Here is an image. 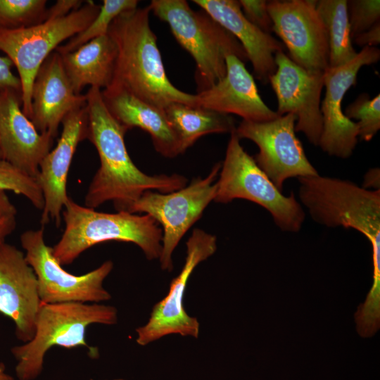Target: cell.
Listing matches in <instances>:
<instances>
[{
	"label": "cell",
	"instance_id": "obj_1",
	"mask_svg": "<svg viewBox=\"0 0 380 380\" xmlns=\"http://www.w3.org/2000/svg\"><path fill=\"white\" fill-rule=\"evenodd\" d=\"M88 115L87 138L95 146L100 166L84 197V205L93 209L111 201L117 212L129 213L146 191L170 193L184 187L187 179L178 174L148 175L133 163L125 134L128 129L109 112L101 89L91 87L85 94Z\"/></svg>",
	"mask_w": 380,
	"mask_h": 380
},
{
	"label": "cell",
	"instance_id": "obj_2",
	"mask_svg": "<svg viewBox=\"0 0 380 380\" xmlns=\"http://www.w3.org/2000/svg\"><path fill=\"white\" fill-rule=\"evenodd\" d=\"M148 6L122 13L109 27L108 34L118 54L107 91H124L160 110L174 102L198 106L196 94L175 87L168 79L151 28Z\"/></svg>",
	"mask_w": 380,
	"mask_h": 380
},
{
	"label": "cell",
	"instance_id": "obj_3",
	"mask_svg": "<svg viewBox=\"0 0 380 380\" xmlns=\"http://www.w3.org/2000/svg\"><path fill=\"white\" fill-rule=\"evenodd\" d=\"M62 218L64 231L51 247L53 256L62 266L72 264L86 250L107 241L134 243L148 260H159L163 231L148 215L100 212L81 205L69 197Z\"/></svg>",
	"mask_w": 380,
	"mask_h": 380
},
{
	"label": "cell",
	"instance_id": "obj_4",
	"mask_svg": "<svg viewBox=\"0 0 380 380\" xmlns=\"http://www.w3.org/2000/svg\"><path fill=\"white\" fill-rule=\"evenodd\" d=\"M118 310L102 303L66 302L42 303L35 320L32 338L11 348L19 380H34L44 367V357L53 346L66 349L84 347L91 358L99 350L85 340L87 328L94 324L113 325L118 322Z\"/></svg>",
	"mask_w": 380,
	"mask_h": 380
},
{
	"label": "cell",
	"instance_id": "obj_5",
	"mask_svg": "<svg viewBox=\"0 0 380 380\" xmlns=\"http://www.w3.org/2000/svg\"><path fill=\"white\" fill-rule=\"evenodd\" d=\"M151 12L169 25L177 42L194 58L198 93L220 82L226 74V56L246 62L239 42L203 10L195 11L185 0H152Z\"/></svg>",
	"mask_w": 380,
	"mask_h": 380
},
{
	"label": "cell",
	"instance_id": "obj_6",
	"mask_svg": "<svg viewBox=\"0 0 380 380\" xmlns=\"http://www.w3.org/2000/svg\"><path fill=\"white\" fill-rule=\"evenodd\" d=\"M298 198L312 219L328 227L361 232L372 244L374 274L379 275L380 190L319 174L297 178Z\"/></svg>",
	"mask_w": 380,
	"mask_h": 380
},
{
	"label": "cell",
	"instance_id": "obj_7",
	"mask_svg": "<svg viewBox=\"0 0 380 380\" xmlns=\"http://www.w3.org/2000/svg\"><path fill=\"white\" fill-rule=\"evenodd\" d=\"M219 173L214 201L246 199L266 209L281 230L297 232L301 229L305 216L302 205L293 192L286 196L274 185L242 147L235 130L230 134Z\"/></svg>",
	"mask_w": 380,
	"mask_h": 380
},
{
	"label": "cell",
	"instance_id": "obj_8",
	"mask_svg": "<svg viewBox=\"0 0 380 380\" xmlns=\"http://www.w3.org/2000/svg\"><path fill=\"white\" fill-rule=\"evenodd\" d=\"M101 6L86 1L68 15L18 28L0 27V50L18 70L21 84L23 111L32 117V89L44 60L59 44L83 31L96 18Z\"/></svg>",
	"mask_w": 380,
	"mask_h": 380
},
{
	"label": "cell",
	"instance_id": "obj_9",
	"mask_svg": "<svg viewBox=\"0 0 380 380\" xmlns=\"http://www.w3.org/2000/svg\"><path fill=\"white\" fill-rule=\"evenodd\" d=\"M221 163H216L208 175L191 180L184 187L170 193L146 191L134 203L129 213H145L161 225L162 250L159 258L162 270L173 269L172 254L183 236L202 216L214 201L216 179Z\"/></svg>",
	"mask_w": 380,
	"mask_h": 380
},
{
	"label": "cell",
	"instance_id": "obj_10",
	"mask_svg": "<svg viewBox=\"0 0 380 380\" xmlns=\"http://www.w3.org/2000/svg\"><path fill=\"white\" fill-rule=\"evenodd\" d=\"M25 257L34 272L42 303H101L111 299L103 281L113 268L111 260L81 275L67 272L46 245L44 228L24 232L20 237Z\"/></svg>",
	"mask_w": 380,
	"mask_h": 380
},
{
	"label": "cell",
	"instance_id": "obj_11",
	"mask_svg": "<svg viewBox=\"0 0 380 380\" xmlns=\"http://www.w3.org/2000/svg\"><path fill=\"white\" fill-rule=\"evenodd\" d=\"M186 246L184 265L172 280L167 294L153 305L147 322L136 329V342L141 346L171 334L198 337L200 324L196 317L186 312L184 294L194 270L216 251L217 239L215 235L196 228L189 237Z\"/></svg>",
	"mask_w": 380,
	"mask_h": 380
},
{
	"label": "cell",
	"instance_id": "obj_12",
	"mask_svg": "<svg viewBox=\"0 0 380 380\" xmlns=\"http://www.w3.org/2000/svg\"><path fill=\"white\" fill-rule=\"evenodd\" d=\"M296 117L288 113L265 122L242 120L235 129L240 139L257 145L256 164L281 191L288 179L319 174L296 135Z\"/></svg>",
	"mask_w": 380,
	"mask_h": 380
},
{
	"label": "cell",
	"instance_id": "obj_13",
	"mask_svg": "<svg viewBox=\"0 0 380 380\" xmlns=\"http://www.w3.org/2000/svg\"><path fill=\"white\" fill-rule=\"evenodd\" d=\"M274 32L288 49L289 57L312 72L329 68V42L316 1H268Z\"/></svg>",
	"mask_w": 380,
	"mask_h": 380
},
{
	"label": "cell",
	"instance_id": "obj_14",
	"mask_svg": "<svg viewBox=\"0 0 380 380\" xmlns=\"http://www.w3.org/2000/svg\"><path fill=\"white\" fill-rule=\"evenodd\" d=\"M380 59V50L365 46L348 63L336 68L329 67L324 72L325 94L321 102L323 128L319 146L330 156L348 158L357 144L356 123L343 113L342 101L349 89L355 86L360 69L376 63Z\"/></svg>",
	"mask_w": 380,
	"mask_h": 380
},
{
	"label": "cell",
	"instance_id": "obj_15",
	"mask_svg": "<svg viewBox=\"0 0 380 380\" xmlns=\"http://www.w3.org/2000/svg\"><path fill=\"white\" fill-rule=\"evenodd\" d=\"M274 62L276 70L269 82L277 99V113L293 114L296 132L303 133L311 144L318 146L323 128L321 94L324 72H309L284 51L275 53Z\"/></svg>",
	"mask_w": 380,
	"mask_h": 380
},
{
	"label": "cell",
	"instance_id": "obj_16",
	"mask_svg": "<svg viewBox=\"0 0 380 380\" xmlns=\"http://www.w3.org/2000/svg\"><path fill=\"white\" fill-rule=\"evenodd\" d=\"M58 143L42 159L37 177L44 197L40 222L42 226L54 222L58 227L69 196L67 179L78 144L87 138L88 115L86 106L70 112L62 121Z\"/></svg>",
	"mask_w": 380,
	"mask_h": 380
},
{
	"label": "cell",
	"instance_id": "obj_17",
	"mask_svg": "<svg viewBox=\"0 0 380 380\" xmlns=\"http://www.w3.org/2000/svg\"><path fill=\"white\" fill-rule=\"evenodd\" d=\"M42 305L37 277L25 254L6 242L0 245V312L15 324V335L30 341Z\"/></svg>",
	"mask_w": 380,
	"mask_h": 380
},
{
	"label": "cell",
	"instance_id": "obj_18",
	"mask_svg": "<svg viewBox=\"0 0 380 380\" xmlns=\"http://www.w3.org/2000/svg\"><path fill=\"white\" fill-rule=\"evenodd\" d=\"M15 90L0 91L1 159L37 179L40 163L51 151L53 138L39 132L20 108Z\"/></svg>",
	"mask_w": 380,
	"mask_h": 380
},
{
	"label": "cell",
	"instance_id": "obj_19",
	"mask_svg": "<svg viewBox=\"0 0 380 380\" xmlns=\"http://www.w3.org/2000/svg\"><path fill=\"white\" fill-rule=\"evenodd\" d=\"M85 94H77L65 71L61 54L51 52L39 68L32 89V117L37 129L53 139L71 111L85 106Z\"/></svg>",
	"mask_w": 380,
	"mask_h": 380
},
{
	"label": "cell",
	"instance_id": "obj_20",
	"mask_svg": "<svg viewBox=\"0 0 380 380\" xmlns=\"http://www.w3.org/2000/svg\"><path fill=\"white\" fill-rule=\"evenodd\" d=\"M225 60V76L209 89L196 94L198 106L234 114L247 121L265 122L277 118V112L262 101L244 62L233 54L227 55Z\"/></svg>",
	"mask_w": 380,
	"mask_h": 380
},
{
	"label": "cell",
	"instance_id": "obj_21",
	"mask_svg": "<svg viewBox=\"0 0 380 380\" xmlns=\"http://www.w3.org/2000/svg\"><path fill=\"white\" fill-rule=\"evenodd\" d=\"M193 2L239 42L252 64L255 77L262 84L268 83L276 70L274 55L284 51L282 43L251 23L243 15L239 1L194 0Z\"/></svg>",
	"mask_w": 380,
	"mask_h": 380
},
{
	"label": "cell",
	"instance_id": "obj_22",
	"mask_svg": "<svg viewBox=\"0 0 380 380\" xmlns=\"http://www.w3.org/2000/svg\"><path fill=\"white\" fill-rule=\"evenodd\" d=\"M111 115L123 126L138 127L147 132L156 151L165 158L184 153L181 143L164 110L124 91H101Z\"/></svg>",
	"mask_w": 380,
	"mask_h": 380
},
{
	"label": "cell",
	"instance_id": "obj_23",
	"mask_svg": "<svg viewBox=\"0 0 380 380\" xmlns=\"http://www.w3.org/2000/svg\"><path fill=\"white\" fill-rule=\"evenodd\" d=\"M117 47L107 34L95 38L75 51L61 54L67 76L75 94L87 86L108 88L112 81Z\"/></svg>",
	"mask_w": 380,
	"mask_h": 380
},
{
	"label": "cell",
	"instance_id": "obj_24",
	"mask_svg": "<svg viewBox=\"0 0 380 380\" xmlns=\"http://www.w3.org/2000/svg\"><path fill=\"white\" fill-rule=\"evenodd\" d=\"M164 111L184 152L204 135L231 134L236 129L232 116L203 107L174 102Z\"/></svg>",
	"mask_w": 380,
	"mask_h": 380
},
{
	"label": "cell",
	"instance_id": "obj_25",
	"mask_svg": "<svg viewBox=\"0 0 380 380\" xmlns=\"http://www.w3.org/2000/svg\"><path fill=\"white\" fill-rule=\"evenodd\" d=\"M316 8L327 32L329 67L348 63L357 52L352 44L347 0H319L316 1Z\"/></svg>",
	"mask_w": 380,
	"mask_h": 380
},
{
	"label": "cell",
	"instance_id": "obj_26",
	"mask_svg": "<svg viewBox=\"0 0 380 380\" xmlns=\"http://www.w3.org/2000/svg\"><path fill=\"white\" fill-rule=\"evenodd\" d=\"M138 4L137 0H103L94 20L83 31L71 37L65 45L58 46L55 51L60 54L72 52L88 42L107 34L116 17L123 12L137 8Z\"/></svg>",
	"mask_w": 380,
	"mask_h": 380
},
{
	"label": "cell",
	"instance_id": "obj_27",
	"mask_svg": "<svg viewBox=\"0 0 380 380\" xmlns=\"http://www.w3.org/2000/svg\"><path fill=\"white\" fill-rule=\"evenodd\" d=\"M45 0H0L1 28L29 27L45 20Z\"/></svg>",
	"mask_w": 380,
	"mask_h": 380
},
{
	"label": "cell",
	"instance_id": "obj_28",
	"mask_svg": "<svg viewBox=\"0 0 380 380\" xmlns=\"http://www.w3.org/2000/svg\"><path fill=\"white\" fill-rule=\"evenodd\" d=\"M343 113L350 120H357L358 138L369 141L380 129V94L371 98L367 93L361 94Z\"/></svg>",
	"mask_w": 380,
	"mask_h": 380
},
{
	"label": "cell",
	"instance_id": "obj_29",
	"mask_svg": "<svg viewBox=\"0 0 380 380\" xmlns=\"http://www.w3.org/2000/svg\"><path fill=\"white\" fill-rule=\"evenodd\" d=\"M6 191L23 196L34 208L42 210L44 197L37 179L0 158V191Z\"/></svg>",
	"mask_w": 380,
	"mask_h": 380
},
{
	"label": "cell",
	"instance_id": "obj_30",
	"mask_svg": "<svg viewBox=\"0 0 380 380\" xmlns=\"http://www.w3.org/2000/svg\"><path fill=\"white\" fill-rule=\"evenodd\" d=\"M351 38L380 22L379 0L347 1Z\"/></svg>",
	"mask_w": 380,
	"mask_h": 380
},
{
	"label": "cell",
	"instance_id": "obj_31",
	"mask_svg": "<svg viewBox=\"0 0 380 380\" xmlns=\"http://www.w3.org/2000/svg\"><path fill=\"white\" fill-rule=\"evenodd\" d=\"M239 3L243 15L251 23L266 33L272 32L273 24L267 1L240 0Z\"/></svg>",
	"mask_w": 380,
	"mask_h": 380
},
{
	"label": "cell",
	"instance_id": "obj_32",
	"mask_svg": "<svg viewBox=\"0 0 380 380\" xmlns=\"http://www.w3.org/2000/svg\"><path fill=\"white\" fill-rule=\"evenodd\" d=\"M12 65L8 57L0 56V91L12 89L21 93L20 80L13 74Z\"/></svg>",
	"mask_w": 380,
	"mask_h": 380
},
{
	"label": "cell",
	"instance_id": "obj_33",
	"mask_svg": "<svg viewBox=\"0 0 380 380\" xmlns=\"http://www.w3.org/2000/svg\"><path fill=\"white\" fill-rule=\"evenodd\" d=\"M82 1L80 0H59L46 9L45 13V20L65 16L73 11L82 7Z\"/></svg>",
	"mask_w": 380,
	"mask_h": 380
},
{
	"label": "cell",
	"instance_id": "obj_34",
	"mask_svg": "<svg viewBox=\"0 0 380 380\" xmlns=\"http://www.w3.org/2000/svg\"><path fill=\"white\" fill-rule=\"evenodd\" d=\"M355 43L360 46H375L380 44V22L367 30L355 36Z\"/></svg>",
	"mask_w": 380,
	"mask_h": 380
},
{
	"label": "cell",
	"instance_id": "obj_35",
	"mask_svg": "<svg viewBox=\"0 0 380 380\" xmlns=\"http://www.w3.org/2000/svg\"><path fill=\"white\" fill-rule=\"evenodd\" d=\"M16 215H8L0 218V245L15 230L16 227Z\"/></svg>",
	"mask_w": 380,
	"mask_h": 380
},
{
	"label": "cell",
	"instance_id": "obj_36",
	"mask_svg": "<svg viewBox=\"0 0 380 380\" xmlns=\"http://www.w3.org/2000/svg\"><path fill=\"white\" fill-rule=\"evenodd\" d=\"M362 187L369 190H380V171L379 167L371 168L365 173Z\"/></svg>",
	"mask_w": 380,
	"mask_h": 380
},
{
	"label": "cell",
	"instance_id": "obj_37",
	"mask_svg": "<svg viewBox=\"0 0 380 380\" xmlns=\"http://www.w3.org/2000/svg\"><path fill=\"white\" fill-rule=\"evenodd\" d=\"M17 210L5 191H0V218L16 215Z\"/></svg>",
	"mask_w": 380,
	"mask_h": 380
},
{
	"label": "cell",
	"instance_id": "obj_38",
	"mask_svg": "<svg viewBox=\"0 0 380 380\" xmlns=\"http://www.w3.org/2000/svg\"><path fill=\"white\" fill-rule=\"evenodd\" d=\"M0 380H13V377L5 372V365L0 363Z\"/></svg>",
	"mask_w": 380,
	"mask_h": 380
},
{
	"label": "cell",
	"instance_id": "obj_39",
	"mask_svg": "<svg viewBox=\"0 0 380 380\" xmlns=\"http://www.w3.org/2000/svg\"><path fill=\"white\" fill-rule=\"evenodd\" d=\"M90 380H94V379H90ZM112 380H126V379H112Z\"/></svg>",
	"mask_w": 380,
	"mask_h": 380
},
{
	"label": "cell",
	"instance_id": "obj_40",
	"mask_svg": "<svg viewBox=\"0 0 380 380\" xmlns=\"http://www.w3.org/2000/svg\"><path fill=\"white\" fill-rule=\"evenodd\" d=\"M0 158H1V152H0Z\"/></svg>",
	"mask_w": 380,
	"mask_h": 380
}]
</instances>
